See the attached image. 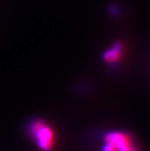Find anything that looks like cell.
I'll return each instance as SVG.
<instances>
[{"label": "cell", "instance_id": "2", "mask_svg": "<svg viewBox=\"0 0 150 151\" xmlns=\"http://www.w3.org/2000/svg\"><path fill=\"white\" fill-rule=\"evenodd\" d=\"M105 141L111 143L118 151L131 147V141L128 137L121 132H111L105 137Z\"/></svg>", "mask_w": 150, "mask_h": 151}, {"label": "cell", "instance_id": "1", "mask_svg": "<svg viewBox=\"0 0 150 151\" xmlns=\"http://www.w3.org/2000/svg\"><path fill=\"white\" fill-rule=\"evenodd\" d=\"M28 131L41 149L44 151L51 150L53 143V133L43 120H34L28 126Z\"/></svg>", "mask_w": 150, "mask_h": 151}, {"label": "cell", "instance_id": "3", "mask_svg": "<svg viewBox=\"0 0 150 151\" xmlns=\"http://www.w3.org/2000/svg\"><path fill=\"white\" fill-rule=\"evenodd\" d=\"M122 52H123V45L119 42H116L110 49H108L104 52L103 60L110 63H116L119 60Z\"/></svg>", "mask_w": 150, "mask_h": 151}, {"label": "cell", "instance_id": "5", "mask_svg": "<svg viewBox=\"0 0 150 151\" xmlns=\"http://www.w3.org/2000/svg\"><path fill=\"white\" fill-rule=\"evenodd\" d=\"M122 151H134V150L130 147V148H128V149H125V150H122Z\"/></svg>", "mask_w": 150, "mask_h": 151}, {"label": "cell", "instance_id": "4", "mask_svg": "<svg viewBox=\"0 0 150 151\" xmlns=\"http://www.w3.org/2000/svg\"><path fill=\"white\" fill-rule=\"evenodd\" d=\"M102 151H118L111 143L106 142L105 145L102 147Z\"/></svg>", "mask_w": 150, "mask_h": 151}]
</instances>
